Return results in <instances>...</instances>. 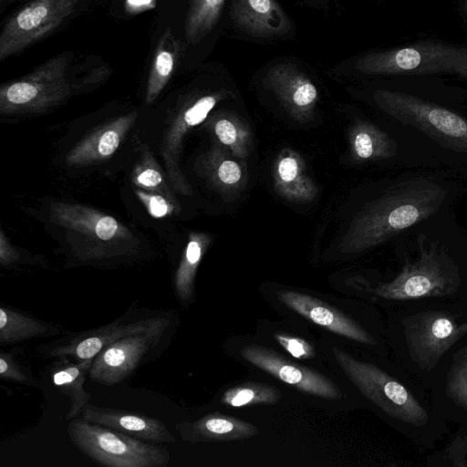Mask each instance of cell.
Returning a JSON list of instances; mask_svg holds the SVG:
<instances>
[{
	"label": "cell",
	"instance_id": "obj_11",
	"mask_svg": "<svg viewBox=\"0 0 467 467\" xmlns=\"http://www.w3.org/2000/svg\"><path fill=\"white\" fill-rule=\"evenodd\" d=\"M271 62L263 75V86L273 93L295 120L308 121L319 100L315 81L294 59L283 58Z\"/></svg>",
	"mask_w": 467,
	"mask_h": 467
},
{
	"label": "cell",
	"instance_id": "obj_28",
	"mask_svg": "<svg viewBox=\"0 0 467 467\" xmlns=\"http://www.w3.org/2000/svg\"><path fill=\"white\" fill-rule=\"evenodd\" d=\"M0 376L5 380H10L32 387H39L38 380L31 371L18 364L13 357L5 352L0 354Z\"/></svg>",
	"mask_w": 467,
	"mask_h": 467
},
{
	"label": "cell",
	"instance_id": "obj_26",
	"mask_svg": "<svg viewBox=\"0 0 467 467\" xmlns=\"http://www.w3.org/2000/svg\"><path fill=\"white\" fill-rule=\"evenodd\" d=\"M202 242L192 240L185 252V262L180 267L175 279V292L178 300L189 302L192 297L193 279L196 268L203 252Z\"/></svg>",
	"mask_w": 467,
	"mask_h": 467
},
{
	"label": "cell",
	"instance_id": "obj_30",
	"mask_svg": "<svg viewBox=\"0 0 467 467\" xmlns=\"http://www.w3.org/2000/svg\"><path fill=\"white\" fill-rule=\"evenodd\" d=\"M37 88L27 78L14 82L5 90L6 100L13 104H26L37 98Z\"/></svg>",
	"mask_w": 467,
	"mask_h": 467
},
{
	"label": "cell",
	"instance_id": "obj_32",
	"mask_svg": "<svg viewBox=\"0 0 467 467\" xmlns=\"http://www.w3.org/2000/svg\"><path fill=\"white\" fill-rule=\"evenodd\" d=\"M119 143V134L114 130H108L99 140L98 147L99 152L102 156H109L118 148Z\"/></svg>",
	"mask_w": 467,
	"mask_h": 467
},
{
	"label": "cell",
	"instance_id": "obj_27",
	"mask_svg": "<svg viewBox=\"0 0 467 467\" xmlns=\"http://www.w3.org/2000/svg\"><path fill=\"white\" fill-rule=\"evenodd\" d=\"M446 392L455 403L467 410V346L454 355L447 376Z\"/></svg>",
	"mask_w": 467,
	"mask_h": 467
},
{
	"label": "cell",
	"instance_id": "obj_16",
	"mask_svg": "<svg viewBox=\"0 0 467 467\" xmlns=\"http://www.w3.org/2000/svg\"><path fill=\"white\" fill-rule=\"evenodd\" d=\"M273 178L275 192L289 202H309L317 195V186L308 175L303 158L292 150L279 153Z\"/></svg>",
	"mask_w": 467,
	"mask_h": 467
},
{
	"label": "cell",
	"instance_id": "obj_9",
	"mask_svg": "<svg viewBox=\"0 0 467 467\" xmlns=\"http://www.w3.org/2000/svg\"><path fill=\"white\" fill-rule=\"evenodd\" d=\"M405 338L410 357L423 368H431L454 343L467 334V321L460 323L447 312L426 311L407 317Z\"/></svg>",
	"mask_w": 467,
	"mask_h": 467
},
{
	"label": "cell",
	"instance_id": "obj_4",
	"mask_svg": "<svg viewBox=\"0 0 467 467\" xmlns=\"http://www.w3.org/2000/svg\"><path fill=\"white\" fill-rule=\"evenodd\" d=\"M372 99L386 114L416 128L442 148L467 153V119L463 116L400 91L377 89Z\"/></svg>",
	"mask_w": 467,
	"mask_h": 467
},
{
	"label": "cell",
	"instance_id": "obj_21",
	"mask_svg": "<svg viewBox=\"0 0 467 467\" xmlns=\"http://www.w3.org/2000/svg\"><path fill=\"white\" fill-rule=\"evenodd\" d=\"M227 0H191L184 35L191 45L200 44L217 26Z\"/></svg>",
	"mask_w": 467,
	"mask_h": 467
},
{
	"label": "cell",
	"instance_id": "obj_3",
	"mask_svg": "<svg viewBox=\"0 0 467 467\" xmlns=\"http://www.w3.org/2000/svg\"><path fill=\"white\" fill-rule=\"evenodd\" d=\"M72 443L94 462L109 467H164L169 451L130 435L74 418L67 428Z\"/></svg>",
	"mask_w": 467,
	"mask_h": 467
},
{
	"label": "cell",
	"instance_id": "obj_8",
	"mask_svg": "<svg viewBox=\"0 0 467 467\" xmlns=\"http://www.w3.org/2000/svg\"><path fill=\"white\" fill-rule=\"evenodd\" d=\"M79 0H33L8 18L0 34L3 61L42 40L76 10Z\"/></svg>",
	"mask_w": 467,
	"mask_h": 467
},
{
	"label": "cell",
	"instance_id": "obj_36",
	"mask_svg": "<svg viewBox=\"0 0 467 467\" xmlns=\"http://www.w3.org/2000/svg\"><path fill=\"white\" fill-rule=\"evenodd\" d=\"M462 10L467 15V0H464L463 2Z\"/></svg>",
	"mask_w": 467,
	"mask_h": 467
},
{
	"label": "cell",
	"instance_id": "obj_38",
	"mask_svg": "<svg viewBox=\"0 0 467 467\" xmlns=\"http://www.w3.org/2000/svg\"><path fill=\"white\" fill-rule=\"evenodd\" d=\"M1 1H3V0H1Z\"/></svg>",
	"mask_w": 467,
	"mask_h": 467
},
{
	"label": "cell",
	"instance_id": "obj_23",
	"mask_svg": "<svg viewBox=\"0 0 467 467\" xmlns=\"http://www.w3.org/2000/svg\"><path fill=\"white\" fill-rule=\"evenodd\" d=\"M213 157V177L218 188L226 195L239 192L247 181L244 162L226 148L218 149Z\"/></svg>",
	"mask_w": 467,
	"mask_h": 467
},
{
	"label": "cell",
	"instance_id": "obj_31",
	"mask_svg": "<svg viewBox=\"0 0 467 467\" xmlns=\"http://www.w3.org/2000/svg\"><path fill=\"white\" fill-rule=\"evenodd\" d=\"M467 434L457 437L445 450V457L452 462V465L466 467Z\"/></svg>",
	"mask_w": 467,
	"mask_h": 467
},
{
	"label": "cell",
	"instance_id": "obj_18",
	"mask_svg": "<svg viewBox=\"0 0 467 467\" xmlns=\"http://www.w3.org/2000/svg\"><path fill=\"white\" fill-rule=\"evenodd\" d=\"M68 332L51 323L19 312L12 307H0V343L10 345L28 339L64 335Z\"/></svg>",
	"mask_w": 467,
	"mask_h": 467
},
{
	"label": "cell",
	"instance_id": "obj_22",
	"mask_svg": "<svg viewBox=\"0 0 467 467\" xmlns=\"http://www.w3.org/2000/svg\"><path fill=\"white\" fill-rule=\"evenodd\" d=\"M213 131L218 140L244 162L253 147L252 132L244 120L234 113L226 112L215 120Z\"/></svg>",
	"mask_w": 467,
	"mask_h": 467
},
{
	"label": "cell",
	"instance_id": "obj_1",
	"mask_svg": "<svg viewBox=\"0 0 467 467\" xmlns=\"http://www.w3.org/2000/svg\"><path fill=\"white\" fill-rule=\"evenodd\" d=\"M446 196L442 187L425 178L395 185L353 216L337 251L355 254L380 244L434 214Z\"/></svg>",
	"mask_w": 467,
	"mask_h": 467
},
{
	"label": "cell",
	"instance_id": "obj_13",
	"mask_svg": "<svg viewBox=\"0 0 467 467\" xmlns=\"http://www.w3.org/2000/svg\"><path fill=\"white\" fill-rule=\"evenodd\" d=\"M244 359L301 392L328 400H339L342 392L328 378L293 363L272 349L249 345L240 350Z\"/></svg>",
	"mask_w": 467,
	"mask_h": 467
},
{
	"label": "cell",
	"instance_id": "obj_6",
	"mask_svg": "<svg viewBox=\"0 0 467 467\" xmlns=\"http://www.w3.org/2000/svg\"><path fill=\"white\" fill-rule=\"evenodd\" d=\"M332 353L343 372L362 395L389 416L415 426L428 421L425 409L388 373L374 364L353 358L340 348H333Z\"/></svg>",
	"mask_w": 467,
	"mask_h": 467
},
{
	"label": "cell",
	"instance_id": "obj_7",
	"mask_svg": "<svg viewBox=\"0 0 467 467\" xmlns=\"http://www.w3.org/2000/svg\"><path fill=\"white\" fill-rule=\"evenodd\" d=\"M168 315L134 314L128 311L122 317L105 326L66 336L43 344L38 353L44 358H67L75 361L94 358L105 347L125 337L158 328L168 327Z\"/></svg>",
	"mask_w": 467,
	"mask_h": 467
},
{
	"label": "cell",
	"instance_id": "obj_17",
	"mask_svg": "<svg viewBox=\"0 0 467 467\" xmlns=\"http://www.w3.org/2000/svg\"><path fill=\"white\" fill-rule=\"evenodd\" d=\"M177 429L182 439L191 442L244 440L258 433L254 424L220 413L208 414L194 421L181 423Z\"/></svg>",
	"mask_w": 467,
	"mask_h": 467
},
{
	"label": "cell",
	"instance_id": "obj_20",
	"mask_svg": "<svg viewBox=\"0 0 467 467\" xmlns=\"http://www.w3.org/2000/svg\"><path fill=\"white\" fill-rule=\"evenodd\" d=\"M61 359L62 362L54 370L52 380L58 390L69 399L70 407L66 418L74 419L91 400V395L84 389V382L93 358L76 362Z\"/></svg>",
	"mask_w": 467,
	"mask_h": 467
},
{
	"label": "cell",
	"instance_id": "obj_14",
	"mask_svg": "<svg viewBox=\"0 0 467 467\" xmlns=\"http://www.w3.org/2000/svg\"><path fill=\"white\" fill-rule=\"evenodd\" d=\"M277 297L290 309L333 333L360 343L375 344L373 337L355 321L311 296L283 290Z\"/></svg>",
	"mask_w": 467,
	"mask_h": 467
},
{
	"label": "cell",
	"instance_id": "obj_15",
	"mask_svg": "<svg viewBox=\"0 0 467 467\" xmlns=\"http://www.w3.org/2000/svg\"><path fill=\"white\" fill-rule=\"evenodd\" d=\"M81 418L142 441L154 443L174 442L175 437L165 424L150 416L100 408L89 403L82 409Z\"/></svg>",
	"mask_w": 467,
	"mask_h": 467
},
{
	"label": "cell",
	"instance_id": "obj_10",
	"mask_svg": "<svg viewBox=\"0 0 467 467\" xmlns=\"http://www.w3.org/2000/svg\"><path fill=\"white\" fill-rule=\"evenodd\" d=\"M168 327L130 335L105 347L93 358L89 379L106 386L125 380L147 358H151Z\"/></svg>",
	"mask_w": 467,
	"mask_h": 467
},
{
	"label": "cell",
	"instance_id": "obj_5",
	"mask_svg": "<svg viewBox=\"0 0 467 467\" xmlns=\"http://www.w3.org/2000/svg\"><path fill=\"white\" fill-rule=\"evenodd\" d=\"M420 243V256L407 262L401 272L390 282L379 285L374 293L391 300L416 299L447 296L461 285L458 265L436 243Z\"/></svg>",
	"mask_w": 467,
	"mask_h": 467
},
{
	"label": "cell",
	"instance_id": "obj_37",
	"mask_svg": "<svg viewBox=\"0 0 467 467\" xmlns=\"http://www.w3.org/2000/svg\"><path fill=\"white\" fill-rule=\"evenodd\" d=\"M321 3H327V2H330V1H334V0H319Z\"/></svg>",
	"mask_w": 467,
	"mask_h": 467
},
{
	"label": "cell",
	"instance_id": "obj_29",
	"mask_svg": "<svg viewBox=\"0 0 467 467\" xmlns=\"http://www.w3.org/2000/svg\"><path fill=\"white\" fill-rule=\"evenodd\" d=\"M277 343L291 356L299 359H310L315 357V349L305 339L283 333H275Z\"/></svg>",
	"mask_w": 467,
	"mask_h": 467
},
{
	"label": "cell",
	"instance_id": "obj_25",
	"mask_svg": "<svg viewBox=\"0 0 467 467\" xmlns=\"http://www.w3.org/2000/svg\"><path fill=\"white\" fill-rule=\"evenodd\" d=\"M282 398L274 386L264 383H245L228 389L222 397L224 405L240 408L257 404H275Z\"/></svg>",
	"mask_w": 467,
	"mask_h": 467
},
{
	"label": "cell",
	"instance_id": "obj_24",
	"mask_svg": "<svg viewBox=\"0 0 467 467\" xmlns=\"http://www.w3.org/2000/svg\"><path fill=\"white\" fill-rule=\"evenodd\" d=\"M178 59V46L170 29H167L155 50L150 72V93H157L172 74Z\"/></svg>",
	"mask_w": 467,
	"mask_h": 467
},
{
	"label": "cell",
	"instance_id": "obj_34",
	"mask_svg": "<svg viewBox=\"0 0 467 467\" xmlns=\"http://www.w3.org/2000/svg\"><path fill=\"white\" fill-rule=\"evenodd\" d=\"M161 180V175L152 169L142 171L138 177L139 182L147 187H154L158 185Z\"/></svg>",
	"mask_w": 467,
	"mask_h": 467
},
{
	"label": "cell",
	"instance_id": "obj_12",
	"mask_svg": "<svg viewBox=\"0 0 467 467\" xmlns=\"http://www.w3.org/2000/svg\"><path fill=\"white\" fill-rule=\"evenodd\" d=\"M229 18L234 31L252 40L280 41L295 35L293 21L276 0H231Z\"/></svg>",
	"mask_w": 467,
	"mask_h": 467
},
{
	"label": "cell",
	"instance_id": "obj_33",
	"mask_svg": "<svg viewBox=\"0 0 467 467\" xmlns=\"http://www.w3.org/2000/svg\"><path fill=\"white\" fill-rule=\"evenodd\" d=\"M118 229L116 220L109 216L100 218L96 225V234L102 240L110 239Z\"/></svg>",
	"mask_w": 467,
	"mask_h": 467
},
{
	"label": "cell",
	"instance_id": "obj_35",
	"mask_svg": "<svg viewBox=\"0 0 467 467\" xmlns=\"http://www.w3.org/2000/svg\"><path fill=\"white\" fill-rule=\"evenodd\" d=\"M149 208L151 214L155 217H162L168 212V205L161 196H152L149 202Z\"/></svg>",
	"mask_w": 467,
	"mask_h": 467
},
{
	"label": "cell",
	"instance_id": "obj_19",
	"mask_svg": "<svg viewBox=\"0 0 467 467\" xmlns=\"http://www.w3.org/2000/svg\"><path fill=\"white\" fill-rule=\"evenodd\" d=\"M350 152L358 161H377L394 157L397 142L374 124L358 119L349 130Z\"/></svg>",
	"mask_w": 467,
	"mask_h": 467
},
{
	"label": "cell",
	"instance_id": "obj_2",
	"mask_svg": "<svg viewBox=\"0 0 467 467\" xmlns=\"http://www.w3.org/2000/svg\"><path fill=\"white\" fill-rule=\"evenodd\" d=\"M343 75L390 76L452 74L467 79V47L423 41L407 47L361 53L336 67Z\"/></svg>",
	"mask_w": 467,
	"mask_h": 467
}]
</instances>
